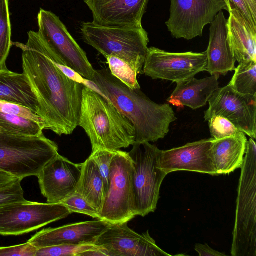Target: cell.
Masks as SVG:
<instances>
[{
	"label": "cell",
	"instance_id": "obj_25",
	"mask_svg": "<svg viewBox=\"0 0 256 256\" xmlns=\"http://www.w3.org/2000/svg\"><path fill=\"white\" fill-rule=\"evenodd\" d=\"M0 130L22 136H34L43 134V125L16 114L0 112Z\"/></svg>",
	"mask_w": 256,
	"mask_h": 256
},
{
	"label": "cell",
	"instance_id": "obj_27",
	"mask_svg": "<svg viewBox=\"0 0 256 256\" xmlns=\"http://www.w3.org/2000/svg\"><path fill=\"white\" fill-rule=\"evenodd\" d=\"M9 0H0V69L6 68V62L12 45Z\"/></svg>",
	"mask_w": 256,
	"mask_h": 256
},
{
	"label": "cell",
	"instance_id": "obj_4",
	"mask_svg": "<svg viewBox=\"0 0 256 256\" xmlns=\"http://www.w3.org/2000/svg\"><path fill=\"white\" fill-rule=\"evenodd\" d=\"M240 168L231 254L256 256V144L252 138Z\"/></svg>",
	"mask_w": 256,
	"mask_h": 256
},
{
	"label": "cell",
	"instance_id": "obj_36",
	"mask_svg": "<svg viewBox=\"0 0 256 256\" xmlns=\"http://www.w3.org/2000/svg\"><path fill=\"white\" fill-rule=\"evenodd\" d=\"M38 249L27 242L16 246L0 247V256H36Z\"/></svg>",
	"mask_w": 256,
	"mask_h": 256
},
{
	"label": "cell",
	"instance_id": "obj_6",
	"mask_svg": "<svg viewBox=\"0 0 256 256\" xmlns=\"http://www.w3.org/2000/svg\"><path fill=\"white\" fill-rule=\"evenodd\" d=\"M80 32L84 42L104 57H118L130 64L138 74L142 73L149 42L142 26H108L85 22L81 24Z\"/></svg>",
	"mask_w": 256,
	"mask_h": 256
},
{
	"label": "cell",
	"instance_id": "obj_24",
	"mask_svg": "<svg viewBox=\"0 0 256 256\" xmlns=\"http://www.w3.org/2000/svg\"><path fill=\"white\" fill-rule=\"evenodd\" d=\"M76 192L100 212L104 198V182L96 163L90 157L82 163Z\"/></svg>",
	"mask_w": 256,
	"mask_h": 256
},
{
	"label": "cell",
	"instance_id": "obj_33",
	"mask_svg": "<svg viewBox=\"0 0 256 256\" xmlns=\"http://www.w3.org/2000/svg\"><path fill=\"white\" fill-rule=\"evenodd\" d=\"M22 180L18 178L14 182L0 186V206L26 200L21 185Z\"/></svg>",
	"mask_w": 256,
	"mask_h": 256
},
{
	"label": "cell",
	"instance_id": "obj_2",
	"mask_svg": "<svg viewBox=\"0 0 256 256\" xmlns=\"http://www.w3.org/2000/svg\"><path fill=\"white\" fill-rule=\"evenodd\" d=\"M92 81L132 123L135 142H155L164 138L170 124L177 119L168 104H156L140 89L128 88L112 76L109 68L94 70Z\"/></svg>",
	"mask_w": 256,
	"mask_h": 256
},
{
	"label": "cell",
	"instance_id": "obj_31",
	"mask_svg": "<svg viewBox=\"0 0 256 256\" xmlns=\"http://www.w3.org/2000/svg\"><path fill=\"white\" fill-rule=\"evenodd\" d=\"M208 122L210 134L216 140L232 136L241 132L228 120L221 116H212Z\"/></svg>",
	"mask_w": 256,
	"mask_h": 256
},
{
	"label": "cell",
	"instance_id": "obj_19",
	"mask_svg": "<svg viewBox=\"0 0 256 256\" xmlns=\"http://www.w3.org/2000/svg\"><path fill=\"white\" fill-rule=\"evenodd\" d=\"M226 24L222 10L210 24L206 70L211 76L226 75L235 68L236 60L228 40Z\"/></svg>",
	"mask_w": 256,
	"mask_h": 256
},
{
	"label": "cell",
	"instance_id": "obj_23",
	"mask_svg": "<svg viewBox=\"0 0 256 256\" xmlns=\"http://www.w3.org/2000/svg\"><path fill=\"white\" fill-rule=\"evenodd\" d=\"M248 140L246 134H238L212 142L211 152L218 174H229L241 168L246 150Z\"/></svg>",
	"mask_w": 256,
	"mask_h": 256
},
{
	"label": "cell",
	"instance_id": "obj_28",
	"mask_svg": "<svg viewBox=\"0 0 256 256\" xmlns=\"http://www.w3.org/2000/svg\"><path fill=\"white\" fill-rule=\"evenodd\" d=\"M112 76L132 89H140L136 70L128 63L114 56H105Z\"/></svg>",
	"mask_w": 256,
	"mask_h": 256
},
{
	"label": "cell",
	"instance_id": "obj_11",
	"mask_svg": "<svg viewBox=\"0 0 256 256\" xmlns=\"http://www.w3.org/2000/svg\"><path fill=\"white\" fill-rule=\"evenodd\" d=\"M223 10L229 11L227 0H170L166 24L173 37L190 40L202 36L204 26Z\"/></svg>",
	"mask_w": 256,
	"mask_h": 256
},
{
	"label": "cell",
	"instance_id": "obj_34",
	"mask_svg": "<svg viewBox=\"0 0 256 256\" xmlns=\"http://www.w3.org/2000/svg\"><path fill=\"white\" fill-rule=\"evenodd\" d=\"M227 1L229 10L234 8L238 10L250 27L256 30V0H227Z\"/></svg>",
	"mask_w": 256,
	"mask_h": 256
},
{
	"label": "cell",
	"instance_id": "obj_29",
	"mask_svg": "<svg viewBox=\"0 0 256 256\" xmlns=\"http://www.w3.org/2000/svg\"><path fill=\"white\" fill-rule=\"evenodd\" d=\"M98 248L94 244H60L38 248L36 256H80L84 252Z\"/></svg>",
	"mask_w": 256,
	"mask_h": 256
},
{
	"label": "cell",
	"instance_id": "obj_16",
	"mask_svg": "<svg viewBox=\"0 0 256 256\" xmlns=\"http://www.w3.org/2000/svg\"><path fill=\"white\" fill-rule=\"evenodd\" d=\"M214 140L204 139L169 150H160V168L167 174L184 170L218 175L211 152Z\"/></svg>",
	"mask_w": 256,
	"mask_h": 256
},
{
	"label": "cell",
	"instance_id": "obj_8",
	"mask_svg": "<svg viewBox=\"0 0 256 256\" xmlns=\"http://www.w3.org/2000/svg\"><path fill=\"white\" fill-rule=\"evenodd\" d=\"M132 161L128 152L116 150L110 164L109 186L99 212L111 224L128 222L134 212Z\"/></svg>",
	"mask_w": 256,
	"mask_h": 256
},
{
	"label": "cell",
	"instance_id": "obj_14",
	"mask_svg": "<svg viewBox=\"0 0 256 256\" xmlns=\"http://www.w3.org/2000/svg\"><path fill=\"white\" fill-rule=\"evenodd\" d=\"M128 222L111 224L96 238L94 244L108 256H168L158 247L148 230L139 234L130 229Z\"/></svg>",
	"mask_w": 256,
	"mask_h": 256
},
{
	"label": "cell",
	"instance_id": "obj_22",
	"mask_svg": "<svg viewBox=\"0 0 256 256\" xmlns=\"http://www.w3.org/2000/svg\"><path fill=\"white\" fill-rule=\"evenodd\" d=\"M0 100L26 107L40 117V106L24 73L0 69Z\"/></svg>",
	"mask_w": 256,
	"mask_h": 256
},
{
	"label": "cell",
	"instance_id": "obj_37",
	"mask_svg": "<svg viewBox=\"0 0 256 256\" xmlns=\"http://www.w3.org/2000/svg\"><path fill=\"white\" fill-rule=\"evenodd\" d=\"M199 256H224L225 254L210 248L208 244H196L194 248Z\"/></svg>",
	"mask_w": 256,
	"mask_h": 256
},
{
	"label": "cell",
	"instance_id": "obj_15",
	"mask_svg": "<svg viewBox=\"0 0 256 256\" xmlns=\"http://www.w3.org/2000/svg\"><path fill=\"white\" fill-rule=\"evenodd\" d=\"M82 166L58 154L44 167L37 177L47 202L62 203L76 192Z\"/></svg>",
	"mask_w": 256,
	"mask_h": 256
},
{
	"label": "cell",
	"instance_id": "obj_30",
	"mask_svg": "<svg viewBox=\"0 0 256 256\" xmlns=\"http://www.w3.org/2000/svg\"><path fill=\"white\" fill-rule=\"evenodd\" d=\"M115 152L116 150L97 149L92 150L90 156L96 163L102 177L104 196L108 188L110 164Z\"/></svg>",
	"mask_w": 256,
	"mask_h": 256
},
{
	"label": "cell",
	"instance_id": "obj_1",
	"mask_svg": "<svg viewBox=\"0 0 256 256\" xmlns=\"http://www.w3.org/2000/svg\"><path fill=\"white\" fill-rule=\"evenodd\" d=\"M22 51L23 73L40 106L44 129L71 134L78 126L84 85L66 76L56 62L64 64L44 43L38 32L30 31L26 44L12 42Z\"/></svg>",
	"mask_w": 256,
	"mask_h": 256
},
{
	"label": "cell",
	"instance_id": "obj_10",
	"mask_svg": "<svg viewBox=\"0 0 256 256\" xmlns=\"http://www.w3.org/2000/svg\"><path fill=\"white\" fill-rule=\"evenodd\" d=\"M71 212L62 203L24 202L0 206V235L18 236L67 217Z\"/></svg>",
	"mask_w": 256,
	"mask_h": 256
},
{
	"label": "cell",
	"instance_id": "obj_5",
	"mask_svg": "<svg viewBox=\"0 0 256 256\" xmlns=\"http://www.w3.org/2000/svg\"><path fill=\"white\" fill-rule=\"evenodd\" d=\"M58 150L56 144L43 134L22 136L0 130V171L22 180L38 176Z\"/></svg>",
	"mask_w": 256,
	"mask_h": 256
},
{
	"label": "cell",
	"instance_id": "obj_12",
	"mask_svg": "<svg viewBox=\"0 0 256 256\" xmlns=\"http://www.w3.org/2000/svg\"><path fill=\"white\" fill-rule=\"evenodd\" d=\"M206 52H170L154 47L148 48L143 72L152 79L179 82L206 70Z\"/></svg>",
	"mask_w": 256,
	"mask_h": 256
},
{
	"label": "cell",
	"instance_id": "obj_3",
	"mask_svg": "<svg viewBox=\"0 0 256 256\" xmlns=\"http://www.w3.org/2000/svg\"><path fill=\"white\" fill-rule=\"evenodd\" d=\"M78 126L88 136L92 150H118L135 142L130 120L108 98L84 86Z\"/></svg>",
	"mask_w": 256,
	"mask_h": 256
},
{
	"label": "cell",
	"instance_id": "obj_26",
	"mask_svg": "<svg viewBox=\"0 0 256 256\" xmlns=\"http://www.w3.org/2000/svg\"><path fill=\"white\" fill-rule=\"evenodd\" d=\"M228 84L236 92L256 96V62H242Z\"/></svg>",
	"mask_w": 256,
	"mask_h": 256
},
{
	"label": "cell",
	"instance_id": "obj_32",
	"mask_svg": "<svg viewBox=\"0 0 256 256\" xmlns=\"http://www.w3.org/2000/svg\"><path fill=\"white\" fill-rule=\"evenodd\" d=\"M62 204L65 205L72 213L76 212L100 219L98 212L86 200L76 192L67 198Z\"/></svg>",
	"mask_w": 256,
	"mask_h": 256
},
{
	"label": "cell",
	"instance_id": "obj_35",
	"mask_svg": "<svg viewBox=\"0 0 256 256\" xmlns=\"http://www.w3.org/2000/svg\"><path fill=\"white\" fill-rule=\"evenodd\" d=\"M0 112L14 114L32 120L42 124L44 127L42 119L39 116L34 114L30 109L26 107L0 100Z\"/></svg>",
	"mask_w": 256,
	"mask_h": 256
},
{
	"label": "cell",
	"instance_id": "obj_7",
	"mask_svg": "<svg viewBox=\"0 0 256 256\" xmlns=\"http://www.w3.org/2000/svg\"><path fill=\"white\" fill-rule=\"evenodd\" d=\"M128 152L132 161L134 212L144 217L156 208L162 184L168 174L160 167V150L150 142H135Z\"/></svg>",
	"mask_w": 256,
	"mask_h": 256
},
{
	"label": "cell",
	"instance_id": "obj_38",
	"mask_svg": "<svg viewBox=\"0 0 256 256\" xmlns=\"http://www.w3.org/2000/svg\"><path fill=\"white\" fill-rule=\"evenodd\" d=\"M18 178L0 171V186L16 181Z\"/></svg>",
	"mask_w": 256,
	"mask_h": 256
},
{
	"label": "cell",
	"instance_id": "obj_21",
	"mask_svg": "<svg viewBox=\"0 0 256 256\" xmlns=\"http://www.w3.org/2000/svg\"><path fill=\"white\" fill-rule=\"evenodd\" d=\"M227 37L236 61L256 62V30L252 29L236 9L229 10Z\"/></svg>",
	"mask_w": 256,
	"mask_h": 256
},
{
	"label": "cell",
	"instance_id": "obj_20",
	"mask_svg": "<svg viewBox=\"0 0 256 256\" xmlns=\"http://www.w3.org/2000/svg\"><path fill=\"white\" fill-rule=\"evenodd\" d=\"M219 76L213 75L200 80L192 78L177 82L167 102L179 108L188 106L193 110L202 108L219 88Z\"/></svg>",
	"mask_w": 256,
	"mask_h": 256
},
{
	"label": "cell",
	"instance_id": "obj_13",
	"mask_svg": "<svg viewBox=\"0 0 256 256\" xmlns=\"http://www.w3.org/2000/svg\"><path fill=\"white\" fill-rule=\"evenodd\" d=\"M208 108L204 118L221 116L228 120L240 131L250 138H256V96L234 90L228 84L218 88L208 100Z\"/></svg>",
	"mask_w": 256,
	"mask_h": 256
},
{
	"label": "cell",
	"instance_id": "obj_9",
	"mask_svg": "<svg viewBox=\"0 0 256 256\" xmlns=\"http://www.w3.org/2000/svg\"><path fill=\"white\" fill-rule=\"evenodd\" d=\"M38 34L44 43L65 66L84 78L92 80L94 70L86 52L68 30L60 18L40 8L38 14Z\"/></svg>",
	"mask_w": 256,
	"mask_h": 256
},
{
	"label": "cell",
	"instance_id": "obj_18",
	"mask_svg": "<svg viewBox=\"0 0 256 256\" xmlns=\"http://www.w3.org/2000/svg\"><path fill=\"white\" fill-rule=\"evenodd\" d=\"M110 224L106 220L98 219L45 228L28 242L38 248L60 244H94L98 237Z\"/></svg>",
	"mask_w": 256,
	"mask_h": 256
},
{
	"label": "cell",
	"instance_id": "obj_17",
	"mask_svg": "<svg viewBox=\"0 0 256 256\" xmlns=\"http://www.w3.org/2000/svg\"><path fill=\"white\" fill-rule=\"evenodd\" d=\"M91 10L92 22L104 26H142L149 0H84Z\"/></svg>",
	"mask_w": 256,
	"mask_h": 256
}]
</instances>
